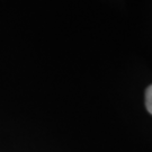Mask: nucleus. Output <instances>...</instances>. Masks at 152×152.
Instances as JSON below:
<instances>
[{"label": "nucleus", "mask_w": 152, "mask_h": 152, "mask_svg": "<svg viewBox=\"0 0 152 152\" xmlns=\"http://www.w3.org/2000/svg\"><path fill=\"white\" fill-rule=\"evenodd\" d=\"M145 106L148 112L152 114V85L149 86L145 90Z\"/></svg>", "instance_id": "nucleus-1"}]
</instances>
